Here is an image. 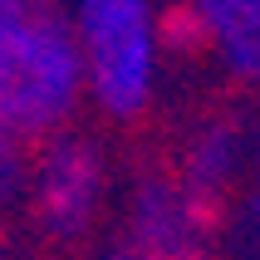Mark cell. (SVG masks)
Masks as SVG:
<instances>
[{"label":"cell","instance_id":"1","mask_svg":"<svg viewBox=\"0 0 260 260\" xmlns=\"http://www.w3.org/2000/svg\"><path fill=\"white\" fill-rule=\"evenodd\" d=\"M84 103V74L64 10L0 15V133L25 147L54 138Z\"/></svg>","mask_w":260,"mask_h":260},{"label":"cell","instance_id":"2","mask_svg":"<svg viewBox=\"0 0 260 260\" xmlns=\"http://www.w3.org/2000/svg\"><path fill=\"white\" fill-rule=\"evenodd\" d=\"M157 0H69V40L84 74V99L103 118L133 123L157 99L162 40Z\"/></svg>","mask_w":260,"mask_h":260},{"label":"cell","instance_id":"3","mask_svg":"<svg viewBox=\"0 0 260 260\" xmlns=\"http://www.w3.org/2000/svg\"><path fill=\"white\" fill-rule=\"evenodd\" d=\"M29 152L25 202L49 241H84L108 202V157L88 133H54Z\"/></svg>","mask_w":260,"mask_h":260},{"label":"cell","instance_id":"4","mask_svg":"<svg viewBox=\"0 0 260 260\" xmlns=\"http://www.w3.org/2000/svg\"><path fill=\"white\" fill-rule=\"evenodd\" d=\"M211 216L216 211L197 202L177 177H138L128 197V246L152 260H202L211 241Z\"/></svg>","mask_w":260,"mask_h":260},{"label":"cell","instance_id":"5","mask_svg":"<svg viewBox=\"0 0 260 260\" xmlns=\"http://www.w3.org/2000/svg\"><path fill=\"white\" fill-rule=\"evenodd\" d=\"M202 29V54L236 84H260V0H187Z\"/></svg>","mask_w":260,"mask_h":260},{"label":"cell","instance_id":"6","mask_svg":"<svg viewBox=\"0 0 260 260\" xmlns=\"http://www.w3.org/2000/svg\"><path fill=\"white\" fill-rule=\"evenodd\" d=\"M241 162H246V143H241L236 123H221L216 118V123H202V128L187 138L177 182H182L197 202H206L216 211V202L236 187V177H241Z\"/></svg>","mask_w":260,"mask_h":260},{"label":"cell","instance_id":"7","mask_svg":"<svg viewBox=\"0 0 260 260\" xmlns=\"http://www.w3.org/2000/svg\"><path fill=\"white\" fill-rule=\"evenodd\" d=\"M25 191H29V147L10 133H0V216L25 206Z\"/></svg>","mask_w":260,"mask_h":260},{"label":"cell","instance_id":"8","mask_svg":"<svg viewBox=\"0 0 260 260\" xmlns=\"http://www.w3.org/2000/svg\"><path fill=\"white\" fill-rule=\"evenodd\" d=\"M54 0H0V15H20V10H44Z\"/></svg>","mask_w":260,"mask_h":260},{"label":"cell","instance_id":"9","mask_svg":"<svg viewBox=\"0 0 260 260\" xmlns=\"http://www.w3.org/2000/svg\"><path fill=\"white\" fill-rule=\"evenodd\" d=\"M103 260H152V255H143V250H133L128 241H118L113 250H103Z\"/></svg>","mask_w":260,"mask_h":260},{"label":"cell","instance_id":"10","mask_svg":"<svg viewBox=\"0 0 260 260\" xmlns=\"http://www.w3.org/2000/svg\"><path fill=\"white\" fill-rule=\"evenodd\" d=\"M246 211H250V221L260 226V172H255V182H250V197H246Z\"/></svg>","mask_w":260,"mask_h":260},{"label":"cell","instance_id":"11","mask_svg":"<svg viewBox=\"0 0 260 260\" xmlns=\"http://www.w3.org/2000/svg\"><path fill=\"white\" fill-rule=\"evenodd\" d=\"M0 260H15V255H5V250H0Z\"/></svg>","mask_w":260,"mask_h":260}]
</instances>
